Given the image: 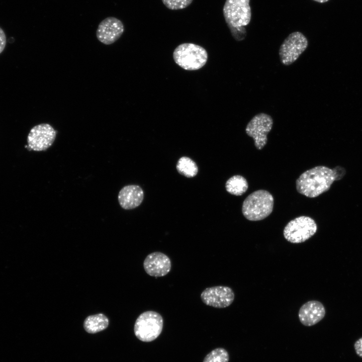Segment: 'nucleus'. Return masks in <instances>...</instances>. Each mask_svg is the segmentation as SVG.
Wrapping results in <instances>:
<instances>
[{
  "instance_id": "1",
  "label": "nucleus",
  "mask_w": 362,
  "mask_h": 362,
  "mask_svg": "<svg viewBox=\"0 0 362 362\" xmlns=\"http://www.w3.org/2000/svg\"><path fill=\"white\" fill-rule=\"evenodd\" d=\"M338 179L336 169L317 166L302 173L296 182L298 192L309 198H315L330 189Z\"/></svg>"
},
{
  "instance_id": "2",
  "label": "nucleus",
  "mask_w": 362,
  "mask_h": 362,
  "mask_svg": "<svg viewBox=\"0 0 362 362\" xmlns=\"http://www.w3.org/2000/svg\"><path fill=\"white\" fill-rule=\"evenodd\" d=\"M250 0H226L223 9L225 22L232 37L237 41L244 40L246 36L245 26L251 20Z\"/></svg>"
},
{
  "instance_id": "3",
  "label": "nucleus",
  "mask_w": 362,
  "mask_h": 362,
  "mask_svg": "<svg viewBox=\"0 0 362 362\" xmlns=\"http://www.w3.org/2000/svg\"><path fill=\"white\" fill-rule=\"evenodd\" d=\"M274 199L267 191L259 190L251 193L244 200L242 212L244 217L251 221L263 220L273 212Z\"/></svg>"
},
{
  "instance_id": "4",
  "label": "nucleus",
  "mask_w": 362,
  "mask_h": 362,
  "mask_svg": "<svg viewBox=\"0 0 362 362\" xmlns=\"http://www.w3.org/2000/svg\"><path fill=\"white\" fill-rule=\"evenodd\" d=\"M173 59L178 66L187 70L203 67L208 60V53L203 47L191 43L178 45L173 53Z\"/></svg>"
},
{
  "instance_id": "5",
  "label": "nucleus",
  "mask_w": 362,
  "mask_h": 362,
  "mask_svg": "<svg viewBox=\"0 0 362 362\" xmlns=\"http://www.w3.org/2000/svg\"><path fill=\"white\" fill-rule=\"evenodd\" d=\"M163 320L162 316L154 311H147L137 318L134 327L136 337L143 342H151L162 332Z\"/></svg>"
},
{
  "instance_id": "6",
  "label": "nucleus",
  "mask_w": 362,
  "mask_h": 362,
  "mask_svg": "<svg viewBox=\"0 0 362 362\" xmlns=\"http://www.w3.org/2000/svg\"><path fill=\"white\" fill-rule=\"evenodd\" d=\"M317 230V225L313 219L301 216L288 223L284 229L283 235L288 241L300 243L310 239Z\"/></svg>"
},
{
  "instance_id": "7",
  "label": "nucleus",
  "mask_w": 362,
  "mask_h": 362,
  "mask_svg": "<svg viewBox=\"0 0 362 362\" xmlns=\"http://www.w3.org/2000/svg\"><path fill=\"white\" fill-rule=\"evenodd\" d=\"M308 46V39L302 33L296 31L291 33L280 47L279 54L281 62L286 66L292 64L306 50Z\"/></svg>"
},
{
  "instance_id": "8",
  "label": "nucleus",
  "mask_w": 362,
  "mask_h": 362,
  "mask_svg": "<svg viewBox=\"0 0 362 362\" xmlns=\"http://www.w3.org/2000/svg\"><path fill=\"white\" fill-rule=\"evenodd\" d=\"M274 121L269 115L260 113L249 121L245 128L246 134L253 138L254 145L258 150H261L267 142V134L271 131Z\"/></svg>"
},
{
  "instance_id": "9",
  "label": "nucleus",
  "mask_w": 362,
  "mask_h": 362,
  "mask_svg": "<svg viewBox=\"0 0 362 362\" xmlns=\"http://www.w3.org/2000/svg\"><path fill=\"white\" fill-rule=\"evenodd\" d=\"M56 131L50 124L42 123L34 126L27 137L29 150L36 151H45L53 143L56 136Z\"/></svg>"
},
{
  "instance_id": "10",
  "label": "nucleus",
  "mask_w": 362,
  "mask_h": 362,
  "mask_svg": "<svg viewBox=\"0 0 362 362\" xmlns=\"http://www.w3.org/2000/svg\"><path fill=\"white\" fill-rule=\"evenodd\" d=\"M234 297L232 289L224 286L207 288L201 294V299L205 305L217 308L229 306L233 303Z\"/></svg>"
},
{
  "instance_id": "11",
  "label": "nucleus",
  "mask_w": 362,
  "mask_h": 362,
  "mask_svg": "<svg viewBox=\"0 0 362 362\" xmlns=\"http://www.w3.org/2000/svg\"><path fill=\"white\" fill-rule=\"evenodd\" d=\"M124 31L123 23L119 19L109 17L102 21L96 31L98 40L105 45H110L118 40Z\"/></svg>"
},
{
  "instance_id": "12",
  "label": "nucleus",
  "mask_w": 362,
  "mask_h": 362,
  "mask_svg": "<svg viewBox=\"0 0 362 362\" xmlns=\"http://www.w3.org/2000/svg\"><path fill=\"white\" fill-rule=\"evenodd\" d=\"M143 267L148 275L160 277L166 275L170 271L171 262L167 255L162 252L156 251L146 257L143 262Z\"/></svg>"
},
{
  "instance_id": "13",
  "label": "nucleus",
  "mask_w": 362,
  "mask_h": 362,
  "mask_svg": "<svg viewBox=\"0 0 362 362\" xmlns=\"http://www.w3.org/2000/svg\"><path fill=\"white\" fill-rule=\"evenodd\" d=\"M325 309L319 301L311 300L304 303L300 307L298 316L300 322L304 326H313L323 319Z\"/></svg>"
},
{
  "instance_id": "14",
  "label": "nucleus",
  "mask_w": 362,
  "mask_h": 362,
  "mask_svg": "<svg viewBox=\"0 0 362 362\" xmlns=\"http://www.w3.org/2000/svg\"><path fill=\"white\" fill-rule=\"evenodd\" d=\"M144 193L136 185L124 187L120 191L118 199L120 206L125 210H131L138 207L142 202Z\"/></svg>"
},
{
  "instance_id": "15",
  "label": "nucleus",
  "mask_w": 362,
  "mask_h": 362,
  "mask_svg": "<svg viewBox=\"0 0 362 362\" xmlns=\"http://www.w3.org/2000/svg\"><path fill=\"white\" fill-rule=\"evenodd\" d=\"M109 325V319L102 313L90 315L84 321V330L91 334L96 333L106 329Z\"/></svg>"
},
{
  "instance_id": "16",
  "label": "nucleus",
  "mask_w": 362,
  "mask_h": 362,
  "mask_svg": "<svg viewBox=\"0 0 362 362\" xmlns=\"http://www.w3.org/2000/svg\"><path fill=\"white\" fill-rule=\"evenodd\" d=\"M248 184L243 176L235 175L229 178L225 184V188L229 193L235 196H241L247 190Z\"/></svg>"
},
{
  "instance_id": "17",
  "label": "nucleus",
  "mask_w": 362,
  "mask_h": 362,
  "mask_svg": "<svg viewBox=\"0 0 362 362\" xmlns=\"http://www.w3.org/2000/svg\"><path fill=\"white\" fill-rule=\"evenodd\" d=\"M176 169L179 173L187 177H193L198 172V168L196 162L187 156L180 157L176 164Z\"/></svg>"
},
{
  "instance_id": "18",
  "label": "nucleus",
  "mask_w": 362,
  "mask_h": 362,
  "mask_svg": "<svg viewBox=\"0 0 362 362\" xmlns=\"http://www.w3.org/2000/svg\"><path fill=\"white\" fill-rule=\"evenodd\" d=\"M229 359L227 351L221 347L212 350L204 358L203 362H228Z\"/></svg>"
},
{
  "instance_id": "19",
  "label": "nucleus",
  "mask_w": 362,
  "mask_h": 362,
  "mask_svg": "<svg viewBox=\"0 0 362 362\" xmlns=\"http://www.w3.org/2000/svg\"><path fill=\"white\" fill-rule=\"evenodd\" d=\"M164 6L169 10H178L190 6L193 0H161Z\"/></svg>"
},
{
  "instance_id": "20",
  "label": "nucleus",
  "mask_w": 362,
  "mask_h": 362,
  "mask_svg": "<svg viewBox=\"0 0 362 362\" xmlns=\"http://www.w3.org/2000/svg\"><path fill=\"white\" fill-rule=\"evenodd\" d=\"M7 39L4 30L0 27V54L4 51L6 45Z\"/></svg>"
},
{
  "instance_id": "21",
  "label": "nucleus",
  "mask_w": 362,
  "mask_h": 362,
  "mask_svg": "<svg viewBox=\"0 0 362 362\" xmlns=\"http://www.w3.org/2000/svg\"><path fill=\"white\" fill-rule=\"evenodd\" d=\"M354 348L356 354L362 358V337H360L355 342Z\"/></svg>"
},
{
  "instance_id": "22",
  "label": "nucleus",
  "mask_w": 362,
  "mask_h": 362,
  "mask_svg": "<svg viewBox=\"0 0 362 362\" xmlns=\"http://www.w3.org/2000/svg\"><path fill=\"white\" fill-rule=\"evenodd\" d=\"M313 1L317 2L318 3H324L327 2L329 0H313Z\"/></svg>"
}]
</instances>
